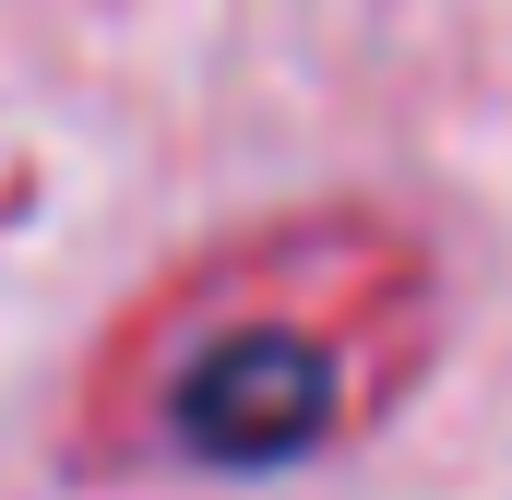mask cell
<instances>
[{
  "instance_id": "1",
  "label": "cell",
  "mask_w": 512,
  "mask_h": 500,
  "mask_svg": "<svg viewBox=\"0 0 512 500\" xmlns=\"http://www.w3.org/2000/svg\"><path fill=\"white\" fill-rule=\"evenodd\" d=\"M346 417V346L310 322H239L167 381V429L203 465H298Z\"/></svg>"
}]
</instances>
